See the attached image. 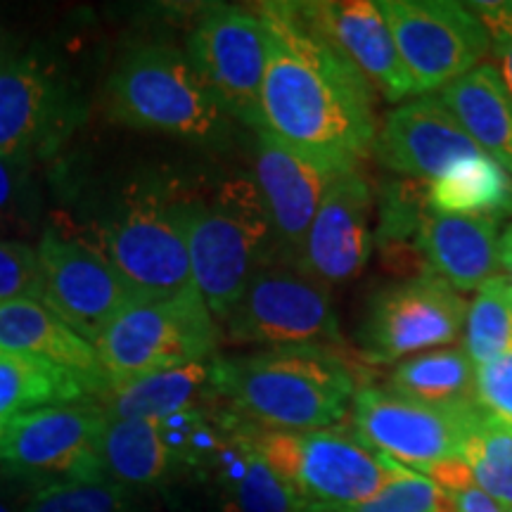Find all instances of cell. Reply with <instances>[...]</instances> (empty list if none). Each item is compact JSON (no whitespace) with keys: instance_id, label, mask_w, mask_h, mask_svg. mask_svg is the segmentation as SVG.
I'll list each match as a JSON object with an SVG mask.
<instances>
[{"instance_id":"obj_16","label":"cell","mask_w":512,"mask_h":512,"mask_svg":"<svg viewBox=\"0 0 512 512\" xmlns=\"http://www.w3.org/2000/svg\"><path fill=\"white\" fill-rule=\"evenodd\" d=\"M373 155L394 174L432 183L484 152L437 95H418L396 105L377 126Z\"/></svg>"},{"instance_id":"obj_21","label":"cell","mask_w":512,"mask_h":512,"mask_svg":"<svg viewBox=\"0 0 512 512\" xmlns=\"http://www.w3.org/2000/svg\"><path fill=\"white\" fill-rule=\"evenodd\" d=\"M0 347L43 358L86 384L88 394L107 389L98 351L41 302L0 304Z\"/></svg>"},{"instance_id":"obj_34","label":"cell","mask_w":512,"mask_h":512,"mask_svg":"<svg viewBox=\"0 0 512 512\" xmlns=\"http://www.w3.org/2000/svg\"><path fill=\"white\" fill-rule=\"evenodd\" d=\"M22 512H131L124 486L107 482L41 486Z\"/></svg>"},{"instance_id":"obj_1","label":"cell","mask_w":512,"mask_h":512,"mask_svg":"<svg viewBox=\"0 0 512 512\" xmlns=\"http://www.w3.org/2000/svg\"><path fill=\"white\" fill-rule=\"evenodd\" d=\"M268 43L261 131L339 169H358L377 138L375 91L297 3L254 10Z\"/></svg>"},{"instance_id":"obj_39","label":"cell","mask_w":512,"mask_h":512,"mask_svg":"<svg viewBox=\"0 0 512 512\" xmlns=\"http://www.w3.org/2000/svg\"><path fill=\"white\" fill-rule=\"evenodd\" d=\"M470 8L482 19L491 36H512V0H501V3H470Z\"/></svg>"},{"instance_id":"obj_15","label":"cell","mask_w":512,"mask_h":512,"mask_svg":"<svg viewBox=\"0 0 512 512\" xmlns=\"http://www.w3.org/2000/svg\"><path fill=\"white\" fill-rule=\"evenodd\" d=\"M254 169L256 190L271 221L275 252L285 256V264L297 266L325 192L337 176L351 169H339L306 155L266 131H256Z\"/></svg>"},{"instance_id":"obj_43","label":"cell","mask_w":512,"mask_h":512,"mask_svg":"<svg viewBox=\"0 0 512 512\" xmlns=\"http://www.w3.org/2000/svg\"><path fill=\"white\" fill-rule=\"evenodd\" d=\"M5 432H8V422L0 420V451H3V441H5Z\"/></svg>"},{"instance_id":"obj_32","label":"cell","mask_w":512,"mask_h":512,"mask_svg":"<svg viewBox=\"0 0 512 512\" xmlns=\"http://www.w3.org/2000/svg\"><path fill=\"white\" fill-rule=\"evenodd\" d=\"M460 460L479 489L512 512V430L482 415L465 441Z\"/></svg>"},{"instance_id":"obj_13","label":"cell","mask_w":512,"mask_h":512,"mask_svg":"<svg viewBox=\"0 0 512 512\" xmlns=\"http://www.w3.org/2000/svg\"><path fill=\"white\" fill-rule=\"evenodd\" d=\"M188 57L221 110L261 131V86L268 43L256 12L216 5L197 19L188 41Z\"/></svg>"},{"instance_id":"obj_22","label":"cell","mask_w":512,"mask_h":512,"mask_svg":"<svg viewBox=\"0 0 512 512\" xmlns=\"http://www.w3.org/2000/svg\"><path fill=\"white\" fill-rule=\"evenodd\" d=\"M221 512H304L256 446V427L230 413L228 439L211 467Z\"/></svg>"},{"instance_id":"obj_7","label":"cell","mask_w":512,"mask_h":512,"mask_svg":"<svg viewBox=\"0 0 512 512\" xmlns=\"http://www.w3.org/2000/svg\"><path fill=\"white\" fill-rule=\"evenodd\" d=\"M98 249L140 299L185 290L192 285L188 200L157 188L133 192L100 228Z\"/></svg>"},{"instance_id":"obj_8","label":"cell","mask_w":512,"mask_h":512,"mask_svg":"<svg viewBox=\"0 0 512 512\" xmlns=\"http://www.w3.org/2000/svg\"><path fill=\"white\" fill-rule=\"evenodd\" d=\"M349 415L358 441L425 475L434 465L460 458L484 411L415 401L387 387H358Z\"/></svg>"},{"instance_id":"obj_31","label":"cell","mask_w":512,"mask_h":512,"mask_svg":"<svg viewBox=\"0 0 512 512\" xmlns=\"http://www.w3.org/2000/svg\"><path fill=\"white\" fill-rule=\"evenodd\" d=\"M228 418L214 420L204 406H192L155 422L171 463L211 470L228 439Z\"/></svg>"},{"instance_id":"obj_28","label":"cell","mask_w":512,"mask_h":512,"mask_svg":"<svg viewBox=\"0 0 512 512\" xmlns=\"http://www.w3.org/2000/svg\"><path fill=\"white\" fill-rule=\"evenodd\" d=\"M427 209H430L427 207V183L403 178V181L384 185L380 209H377L380 219H377L373 238L380 247L384 264L406 278L432 273L418 249L420 226Z\"/></svg>"},{"instance_id":"obj_42","label":"cell","mask_w":512,"mask_h":512,"mask_svg":"<svg viewBox=\"0 0 512 512\" xmlns=\"http://www.w3.org/2000/svg\"><path fill=\"white\" fill-rule=\"evenodd\" d=\"M12 55L10 53V43H8V34H5V29L0 27V69L5 67V62H10L12 60Z\"/></svg>"},{"instance_id":"obj_10","label":"cell","mask_w":512,"mask_h":512,"mask_svg":"<svg viewBox=\"0 0 512 512\" xmlns=\"http://www.w3.org/2000/svg\"><path fill=\"white\" fill-rule=\"evenodd\" d=\"M413 95L444 91L491 53V34L470 5L453 0H377Z\"/></svg>"},{"instance_id":"obj_36","label":"cell","mask_w":512,"mask_h":512,"mask_svg":"<svg viewBox=\"0 0 512 512\" xmlns=\"http://www.w3.org/2000/svg\"><path fill=\"white\" fill-rule=\"evenodd\" d=\"M36 192L31 159L0 155V230H22L31 223Z\"/></svg>"},{"instance_id":"obj_12","label":"cell","mask_w":512,"mask_h":512,"mask_svg":"<svg viewBox=\"0 0 512 512\" xmlns=\"http://www.w3.org/2000/svg\"><path fill=\"white\" fill-rule=\"evenodd\" d=\"M107 418L93 403H60L8 422L0 463L17 477L53 484L107 482L102 437Z\"/></svg>"},{"instance_id":"obj_37","label":"cell","mask_w":512,"mask_h":512,"mask_svg":"<svg viewBox=\"0 0 512 512\" xmlns=\"http://www.w3.org/2000/svg\"><path fill=\"white\" fill-rule=\"evenodd\" d=\"M425 477H430L434 484H439L451 496L456 512H510L479 489L467 465L460 458L430 467Z\"/></svg>"},{"instance_id":"obj_30","label":"cell","mask_w":512,"mask_h":512,"mask_svg":"<svg viewBox=\"0 0 512 512\" xmlns=\"http://www.w3.org/2000/svg\"><path fill=\"white\" fill-rule=\"evenodd\" d=\"M465 354L482 368L512 351V287L508 278L494 275L477 290L465 318Z\"/></svg>"},{"instance_id":"obj_3","label":"cell","mask_w":512,"mask_h":512,"mask_svg":"<svg viewBox=\"0 0 512 512\" xmlns=\"http://www.w3.org/2000/svg\"><path fill=\"white\" fill-rule=\"evenodd\" d=\"M273 249L271 221L254 181L233 178L207 202L188 200L192 285L221 323Z\"/></svg>"},{"instance_id":"obj_20","label":"cell","mask_w":512,"mask_h":512,"mask_svg":"<svg viewBox=\"0 0 512 512\" xmlns=\"http://www.w3.org/2000/svg\"><path fill=\"white\" fill-rule=\"evenodd\" d=\"M498 245V221L439 214L432 209H427L418 235V249L427 268L458 292L479 290L486 280L498 275Z\"/></svg>"},{"instance_id":"obj_38","label":"cell","mask_w":512,"mask_h":512,"mask_svg":"<svg viewBox=\"0 0 512 512\" xmlns=\"http://www.w3.org/2000/svg\"><path fill=\"white\" fill-rule=\"evenodd\" d=\"M477 406L512 430V351L477 368Z\"/></svg>"},{"instance_id":"obj_5","label":"cell","mask_w":512,"mask_h":512,"mask_svg":"<svg viewBox=\"0 0 512 512\" xmlns=\"http://www.w3.org/2000/svg\"><path fill=\"white\" fill-rule=\"evenodd\" d=\"M107 112L124 126L185 138H211L226 114L190 57L157 43L121 57L107 81Z\"/></svg>"},{"instance_id":"obj_24","label":"cell","mask_w":512,"mask_h":512,"mask_svg":"<svg viewBox=\"0 0 512 512\" xmlns=\"http://www.w3.org/2000/svg\"><path fill=\"white\" fill-rule=\"evenodd\" d=\"M209 392H214L211 363H192L107 389L100 394V408L107 420H159L183 408L202 406Z\"/></svg>"},{"instance_id":"obj_6","label":"cell","mask_w":512,"mask_h":512,"mask_svg":"<svg viewBox=\"0 0 512 512\" xmlns=\"http://www.w3.org/2000/svg\"><path fill=\"white\" fill-rule=\"evenodd\" d=\"M256 446L271 470L306 508H347L375 494L396 460L342 432H268L256 427Z\"/></svg>"},{"instance_id":"obj_4","label":"cell","mask_w":512,"mask_h":512,"mask_svg":"<svg viewBox=\"0 0 512 512\" xmlns=\"http://www.w3.org/2000/svg\"><path fill=\"white\" fill-rule=\"evenodd\" d=\"M221 342L214 313L195 285L128 304L95 339L107 389L192 363H211ZM105 389V392H107ZM102 392V394H105Z\"/></svg>"},{"instance_id":"obj_9","label":"cell","mask_w":512,"mask_h":512,"mask_svg":"<svg viewBox=\"0 0 512 512\" xmlns=\"http://www.w3.org/2000/svg\"><path fill=\"white\" fill-rule=\"evenodd\" d=\"M465 297L444 278L422 273L380 287L356 330L358 351L373 366H396L422 351L458 342L467 318Z\"/></svg>"},{"instance_id":"obj_14","label":"cell","mask_w":512,"mask_h":512,"mask_svg":"<svg viewBox=\"0 0 512 512\" xmlns=\"http://www.w3.org/2000/svg\"><path fill=\"white\" fill-rule=\"evenodd\" d=\"M36 252L43 273L41 304L91 344L140 299L93 242L46 230Z\"/></svg>"},{"instance_id":"obj_26","label":"cell","mask_w":512,"mask_h":512,"mask_svg":"<svg viewBox=\"0 0 512 512\" xmlns=\"http://www.w3.org/2000/svg\"><path fill=\"white\" fill-rule=\"evenodd\" d=\"M427 207L439 214L482 216L501 223L512 216V176L491 157L472 159L427 183Z\"/></svg>"},{"instance_id":"obj_25","label":"cell","mask_w":512,"mask_h":512,"mask_svg":"<svg viewBox=\"0 0 512 512\" xmlns=\"http://www.w3.org/2000/svg\"><path fill=\"white\" fill-rule=\"evenodd\" d=\"M387 389L437 406H477V368L463 347L422 351L396 363Z\"/></svg>"},{"instance_id":"obj_41","label":"cell","mask_w":512,"mask_h":512,"mask_svg":"<svg viewBox=\"0 0 512 512\" xmlns=\"http://www.w3.org/2000/svg\"><path fill=\"white\" fill-rule=\"evenodd\" d=\"M498 261L508 275V283L512 287V226L501 235V245H498Z\"/></svg>"},{"instance_id":"obj_35","label":"cell","mask_w":512,"mask_h":512,"mask_svg":"<svg viewBox=\"0 0 512 512\" xmlns=\"http://www.w3.org/2000/svg\"><path fill=\"white\" fill-rule=\"evenodd\" d=\"M43 302L38 252L27 242L0 240V304Z\"/></svg>"},{"instance_id":"obj_18","label":"cell","mask_w":512,"mask_h":512,"mask_svg":"<svg viewBox=\"0 0 512 512\" xmlns=\"http://www.w3.org/2000/svg\"><path fill=\"white\" fill-rule=\"evenodd\" d=\"M74 121L67 88L36 55H15L0 69V155L50 152Z\"/></svg>"},{"instance_id":"obj_19","label":"cell","mask_w":512,"mask_h":512,"mask_svg":"<svg viewBox=\"0 0 512 512\" xmlns=\"http://www.w3.org/2000/svg\"><path fill=\"white\" fill-rule=\"evenodd\" d=\"M306 22L366 76L375 93L401 105L413 95V83L403 67L389 24L377 0H335L297 3Z\"/></svg>"},{"instance_id":"obj_40","label":"cell","mask_w":512,"mask_h":512,"mask_svg":"<svg viewBox=\"0 0 512 512\" xmlns=\"http://www.w3.org/2000/svg\"><path fill=\"white\" fill-rule=\"evenodd\" d=\"M491 53L496 55L494 67L498 69L505 88H508L512 95V36H505V34L491 36Z\"/></svg>"},{"instance_id":"obj_44","label":"cell","mask_w":512,"mask_h":512,"mask_svg":"<svg viewBox=\"0 0 512 512\" xmlns=\"http://www.w3.org/2000/svg\"><path fill=\"white\" fill-rule=\"evenodd\" d=\"M0 512H12L10 508H8V505H5L3 501H0Z\"/></svg>"},{"instance_id":"obj_29","label":"cell","mask_w":512,"mask_h":512,"mask_svg":"<svg viewBox=\"0 0 512 512\" xmlns=\"http://www.w3.org/2000/svg\"><path fill=\"white\" fill-rule=\"evenodd\" d=\"M102 465L110 482L124 489H147L162 482L174 463L162 444L155 420H107Z\"/></svg>"},{"instance_id":"obj_33","label":"cell","mask_w":512,"mask_h":512,"mask_svg":"<svg viewBox=\"0 0 512 512\" xmlns=\"http://www.w3.org/2000/svg\"><path fill=\"white\" fill-rule=\"evenodd\" d=\"M304 512H456L451 496L411 467L396 463L380 494L347 508H306Z\"/></svg>"},{"instance_id":"obj_23","label":"cell","mask_w":512,"mask_h":512,"mask_svg":"<svg viewBox=\"0 0 512 512\" xmlns=\"http://www.w3.org/2000/svg\"><path fill=\"white\" fill-rule=\"evenodd\" d=\"M439 100L479 150L512 176V95L494 64H479L453 81Z\"/></svg>"},{"instance_id":"obj_27","label":"cell","mask_w":512,"mask_h":512,"mask_svg":"<svg viewBox=\"0 0 512 512\" xmlns=\"http://www.w3.org/2000/svg\"><path fill=\"white\" fill-rule=\"evenodd\" d=\"M86 394V384L67 370L43 358L0 347V420L3 422L38 408L74 403Z\"/></svg>"},{"instance_id":"obj_11","label":"cell","mask_w":512,"mask_h":512,"mask_svg":"<svg viewBox=\"0 0 512 512\" xmlns=\"http://www.w3.org/2000/svg\"><path fill=\"white\" fill-rule=\"evenodd\" d=\"M223 325L233 344H342L330 285L292 264L261 266Z\"/></svg>"},{"instance_id":"obj_2","label":"cell","mask_w":512,"mask_h":512,"mask_svg":"<svg viewBox=\"0 0 512 512\" xmlns=\"http://www.w3.org/2000/svg\"><path fill=\"white\" fill-rule=\"evenodd\" d=\"M211 387L249 425L268 432H323L347 418L356 375L320 344L211 361Z\"/></svg>"},{"instance_id":"obj_17","label":"cell","mask_w":512,"mask_h":512,"mask_svg":"<svg viewBox=\"0 0 512 512\" xmlns=\"http://www.w3.org/2000/svg\"><path fill=\"white\" fill-rule=\"evenodd\" d=\"M370 214L373 190L366 176L358 169L337 176L306 233L297 266L325 285L354 280L373 254Z\"/></svg>"}]
</instances>
